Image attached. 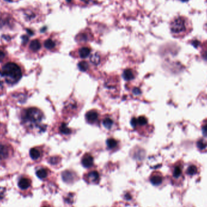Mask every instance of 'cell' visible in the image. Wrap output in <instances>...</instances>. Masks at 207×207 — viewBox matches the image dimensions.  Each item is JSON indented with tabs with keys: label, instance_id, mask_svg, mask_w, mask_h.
<instances>
[{
	"label": "cell",
	"instance_id": "ac0fdd59",
	"mask_svg": "<svg viewBox=\"0 0 207 207\" xmlns=\"http://www.w3.org/2000/svg\"><path fill=\"white\" fill-rule=\"evenodd\" d=\"M187 173L189 175H195L197 173V168L196 165H191L188 167Z\"/></svg>",
	"mask_w": 207,
	"mask_h": 207
},
{
	"label": "cell",
	"instance_id": "3957f363",
	"mask_svg": "<svg viewBox=\"0 0 207 207\" xmlns=\"http://www.w3.org/2000/svg\"><path fill=\"white\" fill-rule=\"evenodd\" d=\"M185 22L182 17H178L175 19L171 24V30L173 33H181L185 31Z\"/></svg>",
	"mask_w": 207,
	"mask_h": 207
},
{
	"label": "cell",
	"instance_id": "d6986e66",
	"mask_svg": "<svg viewBox=\"0 0 207 207\" xmlns=\"http://www.w3.org/2000/svg\"><path fill=\"white\" fill-rule=\"evenodd\" d=\"M44 46L47 49H52L55 47V43L52 39H49L45 41Z\"/></svg>",
	"mask_w": 207,
	"mask_h": 207
},
{
	"label": "cell",
	"instance_id": "d6a6232c",
	"mask_svg": "<svg viewBox=\"0 0 207 207\" xmlns=\"http://www.w3.org/2000/svg\"><path fill=\"white\" fill-rule=\"evenodd\" d=\"M126 197L127 199H131V196L129 195V194L127 195L126 196Z\"/></svg>",
	"mask_w": 207,
	"mask_h": 207
},
{
	"label": "cell",
	"instance_id": "e575fe53",
	"mask_svg": "<svg viewBox=\"0 0 207 207\" xmlns=\"http://www.w3.org/2000/svg\"><path fill=\"white\" fill-rule=\"evenodd\" d=\"M67 1H68V2H70V1H71V0H67Z\"/></svg>",
	"mask_w": 207,
	"mask_h": 207
},
{
	"label": "cell",
	"instance_id": "6da1fadb",
	"mask_svg": "<svg viewBox=\"0 0 207 207\" xmlns=\"http://www.w3.org/2000/svg\"><path fill=\"white\" fill-rule=\"evenodd\" d=\"M2 75L6 82L9 84H15L22 77L19 67L13 63L6 64L2 69Z\"/></svg>",
	"mask_w": 207,
	"mask_h": 207
},
{
	"label": "cell",
	"instance_id": "44dd1931",
	"mask_svg": "<svg viewBox=\"0 0 207 207\" xmlns=\"http://www.w3.org/2000/svg\"><path fill=\"white\" fill-rule=\"evenodd\" d=\"M60 131L62 133L65 134V135H69L70 133H71L70 129L68 128V127L67 126L66 124H63L61 126Z\"/></svg>",
	"mask_w": 207,
	"mask_h": 207
},
{
	"label": "cell",
	"instance_id": "d590c367",
	"mask_svg": "<svg viewBox=\"0 0 207 207\" xmlns=\"http://www.w3.org/2000/svg\"><path fill=\"white\" fill-rule=\"evenodd\" d=\"M44 207H46V206H44Z\"/></svg>",
	"mask_w": 207,
	"mask_h": 207
},
{
	"label": "cell",
	"instance_id": "52a82bcc",
	"mask_svg": "<svg viewBox=\"0 0 207 207\" xmlns=\"http://www.w3.org/2000/svg\"><path fill=\"white\" fill-rule=\"evenodd\" d=\"M9 151L8 147L4 145H0V160L4 159L9 156Z\"/></svg>",
	"mask_w": 207,
	"mask_h": 207
},
{
	"label": "cell",
	"instance_id": "4dcf8cb0",
	"mask_svg": "<svg viewBox=\"0 0 207 207\" xmlns=\"http://www.w3.org/2000/svg\"><path fill=\"white\" fill-rule=\"evenodd\" d=\"M4 57H5L4 53L3 52H2L1 50H0V63H1V61H3Z\"/></svg>",
	"mask_w": 207,
	"mask_h": 207
},
{
	"label": "cell",
	"instance_id": "484cf974",
	"mask_svg": "<svg viewBox=\"0 0 207 207\" xmlns=\"http://www.w3.org/2000/svg\"><path fill=\"white\" fill-rule=\"evenodd\" d=\"M202 132L204 136H207V119L203 122L202 125Z\"/></svg>",
	"mask_w": 207,
	"mask_h": 207
},
{
	"label": "cell",
	"instance_id": "cb8c5ba5",
	"mask_svg": "<svg viewBox=\"0 0 207 207\" xmlns=\"http://www.w3.org/2000/svg\"><path fill=\"white\" fill-rule=\"evenodd\" d=\"M99 60H100L99 56L97 53H95V54L92 55L90 57V61L93 64H94L95 65L98 64L99 63Z\"/></svg>",
	"mask_w": 207,
	"mask_h": 207
},
{
	"label": "cell",
	"instance_id": "9a60e30c",
	"mask_svg": "<svg viewBox=\"0 0 207 207\" xmlns=\"http://www.w3.org/2000/svg\"><path fill=\"white\" fill-rule=\"evenodd\" d=\"M88 177L90 180H91L92 181H97L99 179V174L96 171H91L88 173Z\"/></svg>",
	"mask_w": 207,
	"mask_h": 207
},
{
	"label": "cell",
	"instance_id": "8992f818",
	"mask_svg": "<svg viewBox=\"0 0 207 207\" xmlns=\"http://www.w3.org/2000/svg\"><path fill=\"white\" fill-rule=\"evenodd\" d=\"M62 177L66 182H71L74 179V174L70 171H65L62 174Z\"/></svg>",
	"mask_w": 207,
	"mask_h": 207
},
{
	"label": "cell",
	"instance_id": "2e32d148",
	"mask_svg": "<svg viewBox=\"0 0 207 207\" xmlns=\"http://www.w3.org/2000/svg\"><path fill=\"white\" fill-rule=\"evenodd\" d=\"M182 167L179 165H177L175 168L173 170V175L175 178H178L182 175Z\"/></svg>",
	"mask_w": 207,
	"mask_h": 207
},
{
	"label": "cell",
	"instance_id": "603a6c76",
	"mask_svg": "<svg viewBox=\"0 0 207 207\" xmlns=\"http://www.w3.org/2000/svg\"><path fill=\"white\" fill-rule=\"evenodd\" d=\"M37 176L40 179H44L47 176V172L45 169H40L37 171Z\"/></svg>",
	"mask_w": 207,
	"mask_h": 207
},
{
	"label": "cell",
	"instance_id": "d4e9b609",
	"mask_svg": "<svg viewBox=\"0 0 207 207\" xmlns=\"http://www.w3.org/2000/svg\"><path fill=\"white\" fill-rule=\"evenodd\" d=\"M137 124L141 126H145L147 124V119L144 116H140L137 119Z\"/></svg>",
	"mask_w": 207,
	"mask_h": 207
},
{
	"label": "cell",
	"instance_id": "277c9868",
	"mask_svg": "<svg viewBox=\"0 0 207 207\" xmlns=\"http://www.w3.org/2000/svg\"><path fill=\"white\" fill-rule=\"evenodd\" d=\"M86 117L87 121L88 122L93 123L98 119V114L95 110H91V111H89L87 113Z\"/></svg>",
	"mask_w": 207,
	"mask_h": 207
},
{
	"label": "cell",
	"instance_id": "4316f807",
	"mask_svg": "<svg viewBox=\"0 0 207 207\" xmlns=\"http://www.w3.org/2000/svg\"><path fill=\"white\" fill-rule=\"evenodd\" d=\"M202 56L205 60L207 61V42L205 43V44L203 47V49H202Z\"/></svg>",
	"mask_w": 207,
	"mask_h": 207
},
{
	"label": "cell",
	"instance_id": "30bf717a",
	"mask_svg": "<svg viewBox=\"0 0 207 207\" xmlns=\"http://www.w3.org/2000/svg\"><path fill=\"white\" fill-rule=\"evenodd\" d=\"M41 46L39 41L38 40L35 39L32 41L31 42L30 44V49L33 52H37L40 49Z\"/></svg>",
	"mask_w": 207,
	"mask_h": 207
},
{
	"label": "cell",
	"instance_id": "4fadbf2b",
	"mask_svg": "<svg viewBox=\"0 0 207 207\" xmlns=\"http://www.w3.org/2000/svg\"><path fill=\"white\" fill-rule=\"evenodd\" d=\"M41 153L37 148H32L30 151V156L33 160H37L40 157Z\"/></svg>",
	"mask_w": 207,
	"mask_h": 207
},
{
	"label": "cell",
	"instance_id": "5bb4252c",
	"mask_svg": "<svg viewBox=\"0 0 207 207\" xmlns=\"http://www.w3.org/2000/svg\"><path fill=\"white\" fill-rule=\"evenodd\" d=\"M102 123H103V126L107 129L111 128L113 125V120L110 118H106L104 119Z\"/></svg>",
	"mask_w": 207,
	"mask_h": 207
},
{
	"label": "cell",
	"instance_id": "9c48e42d",
	"mask_svg": "<svg viewBox=\"0 0 207 207\" xmlns=\"http://www.w3.org/2000/svg\"><path fill=\"white\" fill-rule=\"evenodd\" d=\"M123 78L126 81L132 80L135 78L133 72L130 69H127V70H124L123 73Z\"/></svg>",
	"mask_w": 207,
	"mask_h": 207
},
{
	"label": "cell",
	"instance_id": "7c38bea8",
	"mask_svg": "<svg viewBox=\"0 0 207 207\" xmlns=\"http://www.w3.org/2000/svg\"><path fill=\"white\" fill-rule=\"evenodd\" d=\"M150 181H151V184L154 185H159L162 183V178L161 176L155 175L151 178Z\"/></svg>",
	"mask_w": 207,
	"mask_h": 207
},
{
	"label": "cell",
	"instance_id": "ba28073f",
	"mask_svg": "<svg viewBox=\"0 0 207 207\" xmlns=\"http://www.w3.org/2000/svg\"><path fill=\"white\" fill-rule=\"evenodd\" d=\"M30 185V181L28 179L22 178L20 179V181L18 182L19 187L22 190H26L28 188Z\"/></svg>",
	"mask_w": 207,
	"mask_h": 207
},
{
	"label": "cell",
	"instance_id": "ffe728a7",
	"mask_svg": "<svg viewBox=\"0 0 207 207\" xmlns=\"http://www.w3.org/2000/svg\"><path fill=\"white\" fill-rule=\"evenodd\" d=\"M117 144H118L117 141L115 139H112V138H110V139H108L107 141V146L110 149H112V148H114L115 147H116L117 146Z\"/></svg>",
	"mask_w": 207,
	"mask_h": 207
},
{
	"label": "cell",
	"instance_id": "5b68a950",
	"mask_svg": "<svg viewBox=\"0 0 207 207\" xmlns=\"http://www.w3.org/2000/svg\"><path fill=\"white\" fill-rule=\"evenodd\" d=\"M82 165L86 168H89L92 167L93 164V158L90 155H86L82 159Z\"/></svg>",
	"mask_w": 207,
	"mask_h": 207
},
{
	"label": "cell",
	"instance_id": "1f68e13d",
	"mask_svg": "<svg viewBox=\"0 0 207 207\" xmlns=\"http://www.w3.org/2000/svg\"><path fill=\"white\" fill-rule=\"evenodd\" d=\"M57 157H52L50 159V162L52 164H56L57 163Z\"/></svg>",
	"mask_w": 207,
	"mask_h": 207
},
{
	"label": "cell",
	"instance_id": "f1b7e54d",
	"mask_svg": "<svg viewBox=\"0 0 207 207\" xmlns=\"http://www.w3.org/2000/svg\"><path fill=\"white\" fill-rule=\"evenodd\" d=\"M131 124H132V126L133 127H136V126L137 125V119L136 118H133L132 121H131Z\"/></svg>",
	"mask_w": 207,
	"mask_h": 207
},
{
	"label": "cell",
	"instance_id": "e0dca14e",
	"mask_svg": "<svg viewBox=\"0 0 207 207\" xmlns=\"http://www.w3.org/2000/svg\"><path fill=\"white\" fill-rule=\"evenodd\" d=\"M197 147L201 150H204L207 148V141L204 139H201L197 142Z\"/></svg>",
	"mask_w": 207,
	"mask_h": 207
},
{
	"label": "cell",
	"instance_id": "836d02e7",
	"mask_svg": "<svg viewBox=\"0 0 207 207\" xmlns=\"http://www.w3.org/2000/svg\"><path fill=\"white\" fill-rule=\"evenodd\" d=\"M181 1H184V2H185V1H188V0H181Z\"/></svg>",
	"mask_w": 207,
	"mask_h": 207
},
{
	"label": "cell",
	"instance_id": "83f0119b",
	"mask_svg": "<svg viewBox=\"0 0 207 207\" xmlns=\"http://www.w3.org/2000/svg\"><path fill=\"white\" fill-rule=\"evenodd\" d=\"M3 76L2 73L0 72V90L3 88Z\"/></svg>",
	"mask_w": 207,
	"mask_h": 207
},
{
	"label": "cell",
	"instance_id": "8fae6325",
	"mask_svg": "<svg viewBox=\"0 0 207 207\" xmlns=\"http://www.w3.org/2000/svg\"><path fill=\"white\" fill-rule=\"evenodd\" d=\"M90 53V49L88 47H82L79 51V55L81 58H86Z\"/></svg>",
	"mask_w": 207,
	"mask_h": 207
},
{
	"label": "cell",
	"instance_id": "f546056e",
	"mask_svg": "<svg viewBox=\"0 0 207 207\" xmlns=\"http://www.w3.org/2000/svg\"><path fill=\"white\" fill-rule=\"evenodd\" d=\"M133 92L134 95H139L141 93L140 90L139 88H134L133 90Z\"/></svg>",
	"mask_w": 207,
	"mask_h": 207
},
{
	"label": "cell",
	"instance_id": "7402d4cb",
	"mask_svg": "<svg viewBox=\"0 0 207 207\" xmlns=\"http://www.w3.org/2000/svg\"><path fill=\"white\" fill-rule=\"evenodd\" d=\"M78 67L81 71L86 72L88 70V64L86 61H81L78 64Z\"/></svg>",
	"mask_w": 207,
	"mask_h": 207
},
{
	"label": "cell",
	"instance_id": "7a4b0ae2",
	"mask_svg": "<svg viewBox=\"0 0 207 207\" xmlns=\"http://www.w3.org/2000/svg\"><path fill=\"white\" fill-rule=\"evenodd\" d=\"M43 113L37 108H30L25 110L22 113L23 122L29 126H33L40 122L43 119Z\"/></svg>",
	"mask_w": 207,
	"mask_h": 207
}]
</instances>
